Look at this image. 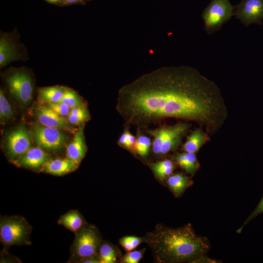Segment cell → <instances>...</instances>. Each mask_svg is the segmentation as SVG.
Instances as JSON below:
<instances>
[{
    "mask_svg": "<svg viewBox=\"0 0 263 263\" xmlns=\"http://www.w3.org/2000/svg\"><path fill=\"white\" fill-rule=\"evenodd\" d=\"M116 109L126 127L147 129L174 118L193 121L209 135L222 128L227 115L218 86L188 66L162 67L124 85Z\"/></svg>",
    "mask_w": 263,
    "mask_h": 263,
    "instance_id": "obj_1",
    "label": "cell"
},
{
    "mask_svg": "<svg viewBox=\"0 0 263 263\" xmlns=\"http://www.w3.org/2000/svg\"><path fill=\"white\" fill-rule=\"evenodd\" d=\"M143 239L159 263L216 262L206 256L209 241L198 235L190 224L178 228L159 224Z\"/></svg>",
    "mask_w": 263,
    "mask_h": 263,
    "instance_id": "obj_2",
    "label": "cell"
},
{
    "mask_svg": "<svg viewBox=\"0 0 263 263\" xmlns=\"http://www.w3.org/2000/svg\"><path fill=\"white\" fill-rule=\"evenodd\" d=\"M32 227L21 216H5L0 221V241L5 248L29 244Z\"/></svg>",
    "mask_w": 263,
    "mask_h": 263,
    "instance_id": "obj_3",
    "label": "cell"
},
{
    "mask_svg": "<svg viewBox=\"0 0 263 263\" xmlns=\"http://www.w3.org/2000/svg\"><path fill=\"white\" fill-rule=\"evenodd\" d=\"M75 234L71 249L72 258L74 261L98 257L101 241L100 234L95 226L86 224Z\"/></svg>",
    "mask_w": 263,
    "mask_h": 263,
    "instance_id": "obj_4",
    "label": "cell"
},
{
    "mask_svg": "<svg viewBox=\"0 0 263 263\" xmlns=\"http://www.w3.org/2000/svg\"><path fill=\"white\" fill-rule=\"evenodd\" d=\"M5 77L10 93L23 105L29 103L33 96L34 84L30 73L25 68H12Z\"/></svg>",
    "mask_w": 263,
    "mask_h": 263,
    "instance_id": "obj_5",
    "label": "cell"
},
{
    "mask_svg": "<svg viewBox=\"0 0 263 263\" xmlns=\"http://www.w3.org/2000/svg\"><path fill=\"white\" fill-rule=\"evenodd\" d=\"M233 12L234 6L229 0H212L202 14L207 33L210 35L221 29L234 16Z\"/></svg>",
    "mask_w": 263,
    "mask_h": 263,
    "instance_id": "obj_6",
    "label": "cell"
},
{
    "mask_svg": "<svg viewBox=\"0 0 263 263\" xmlns=\"http://www.w3.org/2000/svg\"><path fill=\"white\" fill-rule=\"evenodd\" d=\"M28 59L26 48L19 40L17 30L9 33L0 31V69L12 62L26 61Z\"/></svg>",
    "mask_w": 263,
    "mask_h": 263,
    "instance_id": "obj_7",
    "label": "cell"
},
{
    "mask_svg": "<svg viewBox=\"0 0 263 263\" xmlns=\"http://www.w3.org/2000/svg\"><path fill=\"white\" fill-rule=\"evenodd\" d=\"M32 133L37 145L48 150L60 149L67 141V138L61 130L41 124L34 125L32 127Z\"/></svg>",
    "mask_w": 263,
    "mask_h": 263,
    "instance_id": "obj_8",
    "label": "cell"
},
{
    "mask_svg": "<svg viewBox=\"0 0 263 263\" xmlns=\"http://www.w3.org/2000/svg\"><path fill=\"white\" fill-rule=\"evenodd\" d=\"M5 149L9 157L17 159L31 148V138L27 129L20 125L9 132L5 139Z\"/></svg>",
    "mask_w": 263,
    "mask_h": 263,
    "instance_id": "obj_9",
    "label": "cell"
},
{
    "mask_svg": "<svg viewBox=\"0 0 263 263\" xmlns=\"http://www.w3.org/2000/svg\"><path fill=\"white\" fill-rule=\"evenodd\" d=\"M233 14L245 26L252 23L262 25L263 0H241L234 6Z\"/></svg>",
    "mask_w": 263,
    "mask_h": 263,
    "instance_id": "obj_10",
    "label": "cell"
},
{
    "mask_svg": "<svg viewBox=\"0 0 263 263\" xmlns=\"http://www.w3.org/2000/svg\"><path fill=\"white\" fill-rule=\"evenodd\" d=\"M34 114L38 123L43 126L70 132L76 131L64 117L56 114L45 105H38L34 110Z\"/></svg>",
    "mask_w": 263,
    "mask_h": 263,
    "instance_id": "obj_11",
    "label": "cell"
},
{
    "mask_svg": "<svg viewBox=\"0 0 263 263\" xmlns=\"http://www.w3.org/2000/svg\"><path fill=\"white\" fill-rule=\"evenodd\" d=\"M189 128V125L188 123L182 121L170 125L169 132L162 145L159 157L175 150L180 145Z\"/></svg>",
    "mask_w": 263,
    "mask_h": 263,
    "instance_id": "obj_12",
    "label": "cell"
},
{
    "mask_svg": "<svg viewBox=\"0 0 263 263\" xmlns=\"http://www.w3.org/2000/svg\"><path fill=\"white\" fill-rule=\"evenodd\" d=\"M84 125H81L75 132L72 141L66 148V158L77 166L84 157L87 148L84 135Z\"/></svg>",
    "mask_w": 263,
    "mask_h": 263,
    "instance_id": "obj_13",
    "label": "cell"
},
{
    "mask_svg": "<svg viewBox=\"0 0 263 263\" xmlns=\"http://www.w3.org/2000/svg\"><path fill=\"white\" fill-rule=\"evenodd\" d=\"M49 160L48 154L41 148H31L24 154L13 161L17 166L32 169L42 168Z\"/></svg>",
    "mask_w": 263,
    "mask_h": 263,
    "instance_id": "obj_14",
    "label": "cell"
},
{
    "mask_svg": "<svg viewBox=\"0 0 263 263\" xmlns=\"http://www.w3.org/2000/svg\"><path fill=\"white\" fill-rule=\"evenodd\" d=\"M77 167L66 158L48 160L42 167V170L52 175L60 176L75 170Z\"/></svg>",
    "mask_w": 263,
    "mask_h": 263,
    "instance_id": "obj_15",
    "label": "cell"
},
{
    "mask_svg": "<svg viewBox=\"0 0 263 263\" xmlns=\"http://www.w3.org/2000/svg\"><path fill=\"white\" fill-rule=\"evenodd\" d=\"M208 134L204 132L201 128L194 130L187 137L182 150L185 152L196 153L209 140Z\"/></svg>",
    "mask_w": 263,
    "mask_h": 263,
    "instance_id": "obj_16",
    "label": "cell"
},
{
    "mask_svg": "<svg viewBox=\"0 0 263 263\" xmlns=\"http://www.w3.org/2000/svg\"><path fill=\"white\" fill-rule=\"evenodd\" d=\"M57 223L75 234L87 224L82 215L76 210H71L61 216Z\"/></svg>",
    "mask_w": 263,
    "mask_h": 263,
    "instance_id": "obj_17",
    "label": "cell"
},
{
    "mask_svg": "<svg viewBox=\"0 0 263 263\" xmlns=\"http://www.w3.org/2000/svg\"><path fill=\"white\" fill-rule=\"evenodd\" d=\"M166 183L175 196H179L192 185V181L183 173L171 174L166 179Z\"/></svg>",
    "mask_w": 263,
    "mask_h": 263,
    "instance_id": "obj_18",
    "label": "cell"
},
{
    "mask_svg": "<svg viewBox=\"0 0 263 263\" xmlns=\"http://www.w3.org/2000/svg\"><path fill=\"white\" fill-rule=\"evenodd\" d=\"M67 89L60 86L40 88L38 91L39 100L46 104L60 102Z\"/></svg>",
    "mask_w": 263,
    "mask_h": 263,
    "instance_id": "obj_19",
    "label": "cell"
},
{
    "mask_svg": "<svg viewBox=\"0 0 263 263\" xmlns=\"http://www.w3.org/2000/svg\"><path fill=\"white\" fill-rule=\"evenodd\" d=\"M169 126L162 124L154 129L145 130L146 132L153 137L151 150L155 156L159 157L162 145L169 132Z\"/></svg>",
    "mask_w": 263,
    "mask_h": 263,
    "instance_id": "obj_20",
    "label": "cell"
},
{
    "mask_svg": "<svg viewBox=\"0 0 263 263\" xmlns=\"http://www.w3.org/2000/svg\"><path fill=\"white\" fill-rule=\"evenodd\" d=\"M90 118L89 112L85 105L71 109L67 120L71 125H76L84 124Z\"/></svg>",
    "mask_w": 263,
    "mask_h": 263,
    "instance_id": "obj_21",
    "label": "cell"
},
{
    "mask_svg": "<svg viewBox=\"0 0 263 263\" xmlns=\"http://www.w3.org/2000/svg\"><path fill=\"white\" fill-rule=\"evenodd\" d=\"M98 257L100 263H114L117 260L118 254L111 244L101 243L98 250Z\"/></svg>",
    "mask_w": 263,
    "mask_h": 263,
    "instance_id": "obj_22",
    "label": "cell"
},
{
    "mask_svg": "<svg viewBox=\"0 0 263 263\" xmlns=\"http://www.w3.org/2000/svg\"><path fill=\"white\" fill-rule=\"evenodd\" d=\"M136 138L134 152L142 157H146L149 153L150 148H151L152 142L150 138L143 134L140 129H138Z\"/></svg>",
    "mask_w": 263,
    "mask_h": 263,
    "instance_id": "obj_23",
    "label": "cell"
},
{
    "mask_svg": "<svg viewBox=\"0 0 263 263\" xmlns=\"http://www.w3.org/2000/svg\"><path fill=\"white\" fill-rule=\"evenodd\" d=\"M60 102L65 103L71 109L85 104L81 97L73 90L67 88Z\"/></svg>",
    "mask_w": 263,
    "mask_h": 263,
    "instance_id": "obj_24",
    "label": "cell"
},
{
    "mask_svg": "<svg viewBox=\"0 0 263 263\" xmlns=\"http://www.w3.org/2000/svg\"><path fill=\"white\" fill-rule=\"evenodd\" d=\"M127 127L119 137L117 143L120 147L131 151L134 152V147L136 138L130 132Z\"/></svg>",
    "mask_w": 263,
    "mask_h": 263,
    "instance_id": "obj_25",
    "label": "cell"
},
{
    "mask_svg": "<svg viewBox=\"0 0 263 263\" xmlns=\"http://www.w3.org/2000/svg\"><path fill=\"white\" fill-rule=\"evenodd\" d=\"M13 116L12 107L4 94L3 90H0V118L1 121L10 119Z\"/></svg>",
    "mask_w": 263,
    "mask_h": 263,
    "instance_id": "obj_26",
    "label": "cell"
},
{
    "mask_svg": "<svg viewBox=\"0 0 263 263\" xmlns=\"http://www.w3.org/2000/svg\"><path fill=\"white\" fill-rule=\"evenodd\" d=\"M143 242V238L135 236H126L119 240V243L127 251L133 250Z\"/></svg>",
    "mask_w": 263,
    "mask_h": 263,
    "instance_id": "obj_27",
    "label": "cell"
},
{
    "mask_svg": "<svg viewBox=\"0 0 263 263\" xmlns=\"http://www.w3.org/2000/svg\"><path fill=\"white\" fill-rule=\"evenodd\" d=\"M145 251V248L139 250H132L128 251L121 258L120 263H138L143 258Z\"/></svg>",
    "mask_w": 263,
    "mask_h": 263,
    "instance_id": "obj_28",
    "label": "cell"
},
{
    "mask_svg": "<svg viewBox=\"0 0 263 263\" xmlns=\"http://www.w3.org/2000/svg\"><path fill=\"white\" fill-rule=\"evenodd\" d=\"M45 106L56 114L63 117L68 116L71 109L68 106L61 102L46 103Z\"/></svg>",
    "mask_w": 263,
    "mask_h": 263,
    "instance_id": "obj_29",
    "label": "cell"
},
{
    "mask_svg": "<svg viewBox=\"0 0 263 263\" xmlns=\"http://www.w3.org/2000/svg\"><path fill=\"white\" fill-rule=\"evenodd\" d=\"M185 154L188 165V169L187 173L193 175L199 167V163L195 153L185 151Z\"/></svg>",
    "mask_w": 263,
    "mask_h": 263,
    "instance_id": "obj_30",
    "label": "cell"
},
{
    "mask_svg": "<svg viewBox=\"0 0 263 263\" xmlns=\"http://www.w3.org/2000/svg\"><path fill=\"white\" fill-rule=\"evenodd\" d=\"M263 213V197L260 202L254 210L244 221V224L237 230V232L240 233L242 232L244 226L249 223L252 220L258 216L259 214Z\"/></svg>",
    "mask_w": 263,
    "mask_h": 263,
    "instance_id": "obj_31",
    "label": "cell"
},
{
    "mask_svg": "<svg viewBox=\"0 0 263 263\" xmlns=\"http://www.w3.org/2000/svg\"><path fill=\"white\" fill-rule=\"evenodd\" d=\"M149 166L152 171L175 167L173 161L169 159H165L156 162L151 163L150 164Z\"/></svg>",
    "mask_w": 263,
    "mask_h": 263,
    "instance_id": "obj_32",
    "label": "cell"
},
{
    "mask_svg": "<svg viewBox=\"0 0 263 263\" xmlns=\"http://www.w3.org/2000/svg\"><path fill=\"white\" fill-rule=\"evenodd\" d=\"M174 159L178 165L187 172L188 169V165L185 152L176 154L174 156Z\"/></svg>",
    "mask_w": 263,
    "mask_h": 263,
    "instance_id": "obj_33",
    "label": "cell"
},
{
    "mask_svg": "<svg viewBox=\"0 0 263 263\" xmlns=\"http://www.w3.org/2000/svg\"><path fill=\"white\" fill-rule=\"evenodd\" d=\"M78 261L79 263H100L98 257L86 258L82 259Z\"/></svg>",
    "mask_w": 263,
    "mask_h": 263,
    "instance_id": "obj_34",
    "label": "cell"
},
{
    "mask_svg": "<svg viewBox=\"0 0 263 263\" xmlns=\"http://www.w3.org/2000/svg\"><path fill=\"white\" fill-rule=\"evenodd\" d=\"M82 0H63V1L67 4H74L80 2Z\"/></svg>",
    "mask_w": 263,
    "mask_h": 263,
    "instance_id": "obj_35",
    "label": "cell"
},
{
    "mask_svg": "<svg viewBox=\"0 0 263 263\" xmlns=\"http://www.w3.org/2000/svg\"><path fill=\"white\" fill-rule=\"evenodd\" d=\"M47 0L48 2L50 3H52L54 4H58V3L63 2V0Z\"/></svg>",
    "mask_w": 263,
    "mask_h": 263,
    "instance_id": "obj_36",
    "label": "cell"
}]
</instances>
